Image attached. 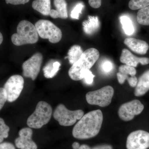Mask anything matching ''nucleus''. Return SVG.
Segmentation results:
<instances>
[{"instance_id":"obj_16","label":"nucleus","mask_w":149,"mask_h":149,"mask_svg":"<svg viewBox=\"0 0 149 149\" xmlns=\"http://www.w3.org/2000/svg\"><path fill=\"white\" fill-rule=\"evenodd\" d=\"M56 10H51L49 15L54 19L68 18L67 3L65 0H54Z\"/></svg>"},{"instance_id":"obj_5","label":"nucleus","mask_w":149,"mask_h":149,"mask_svg":"<svg viewBox=\"0 0 149 149\" xmlns=\"http://www.w3.org/2000/svg\"><path fill=\"white\" fill-rule=\"evenodd\" d=\"M84 115V111L82 110H70L64 104H60L56 107L54 112L53 116L60 125L69 126L74 125Z\"/></svg>"},{"instance_id":"obj_24","label":"nucleus","mask_w":149,"mask_h":149,"mask_svg":"<svg viewBox=\"0 0 149 149\" xmlns=\"http://www.w3.org/2000/svg\"><path fill=\"white\" fill-rule=\"evenodd\" d=\"M149 6V0H130L128 6L132 10L141 9Z\"/></svg>"},{"instance_id":"obj_28","label":"nucleus","mask_w":149,"mask_h":149,"mask_svg":"<svg viewBox=\"0 0 149 149\" xmlns=\"http://www.w3.org/2000/svg\"><path fill=\"white\" fill-rule=\"evenodd\" d=\"M6 101L7 97L5 90L3 88H0V110L2 109Z\"/></svg>"},{"instance_id":"obj_18","label":"nucleus","mask_w":149,"mask_h":149,"mask_svg":"<svg viewBox=\"0 0 149 149\" xmlns=\"http://www.w3.org/2000/svg\"><path fill=\"white\" fill-rule=\"evenodd\" d=\"M83 29L87 35H92L99 29L100 22L97 16L89 15L88 20L83 22Z\"/></svg>"},{"instance_id":"obj_26","label":"nucleus","mask_w":149,"mask_h":149,"mask_svg":"<svg viewBox=\"0 0 149 149\" xmlns=\"http://www.w3.org/2000/svg\"><path fill=\"white\" fill-rule=\"evenodd\" d=\"M95 76L90 70H83L80 74V80L84 79L86 84L91 85L94 81Z\"/></svg>"},{"instance_id":"obj_11","label":"nucleus","mask_w":149,"mask_h":149,"mask_svg":"<svg viewBox=\"0 0 149 149\" xmlns=\"http://www.w3.org/2000/svg\"><path fill=\"white\" fill-rule=\"evenodd\" d=\"M144 107L141 102L135 100L123 104L118 109L119 117L124 121L132 120L143 110Z\"/></svg>"},{"instance_id":"obj_13","label":"nucleus","mask_w":149,"mask_h":149,"mask_svg":"<svg viewBox=\"0 0 149 149\" xmlns=\"http://www.w3.org/2000/svg\"><path fill=\"white\" fill-rule=\"evenodd\" d=\"M118 72V80L120 84H123L127 80L131 87H135L138 83V79L136 76V70L133 67L126 65H120Z\"/></svg>"},{"instance_id":"obj_15","label":"nucleus","mask_w":149,"mask_h":149,"mask_svg":"<svg viewBox=\"0 0 149 149\" xmlns=\"http://www.w3.org/2000/svg\"><path fill=\"white\" fill-rule=\"evenodd\" d=\"M124 43L133 52L141 55L146 54L149 48L148 44L145 41L131 37L126 38Z\"/></svg>"},{"instance_id":"obj_20","label":"nucleus","mask_w":149,"mask_h":149,"mask_svg":"<svg viewBox=\"0 0 149 149\" xmlns=\"http://www.w3.org/2000/svg\"><path fill=\"white\" fill-rule=\"evenodd\" d=\"M34 10L39 12L43 15H49L51 10L50 0H35L32 3Z\"/></svg>"},{"instance_id":"obj_22","label":"nucleus","mask_w":149,"mask_h":149,"mask_svg":"<svg viewBox=\"0 0 149 149\" xmlns=\"http://www.w3.org/2000/svg\"><path fill=\"white\" fill-rule=\"evenodd\" d=\"M120 20L125 34L129 36L133 35L135 28L131 19L126 15H122L120 17Z\"/></svg>"},{"instance_id":"obj_35","label":"nucleus","mask_w":149,"mask_h":149,"mask_svg":"<svg viewBox=\"0 0 149 149\" xmlns=\"http://www.w3.org/2000/svg\"><path fill=\"white\" fill-rule=\"evenodd\" d=\"M3 41V36L2 34L0 32V45L2 44Z\"/></svg>"},{"instance_id":"obj_31","label":"nucleus","mask_w":149,"mask_h":149,"mask_svg":"<svg viewBox=\"0 0 149 149\" xmlns=\"http://www.w3.org/2000/svg\"><path fill=\"white\" fill-rule=\"evenodd\" d=\"M88 2L90 6L94 8H99L102 4V0H88Z\"/></svg>"},{"instance_id":"obj_27","label":"nucleus","mask_w":149,"mask_h":149,"mask_svg":"<svg viewBox=\"0 0 149 149\" xmlns=\"http://www.w3.org/2000/svg\"><path fill=\"white\" fill-rule=\"evenodd\" d=\"M84 5L83 3H77L74 8L71 11L70 17L74 19H78L80 15L82 13V10L84 8Z\"/></svg>"},{"instance_id":"obj_10","label":"nucleus","mask_w":149,"mask_h":149,"mask_svg":"<svg viewBox=\"0 0 149 149\" xmlns=\"http://www.w3.org/2000/svg\"><path fill=\"white\" fill-rule=\"evenodd\" d=\"M149 148V133L143 130L133 131L126 141L127 149H147Z\"/></svg>"},{"instance_id":"obj_12","label":"nucleus","mask_w":149,"mask_h":149,"mask_svg":"<svg viewBox=\"0 0 149 149\" xmlns=\"http://www.w3.org/2000/svg\"><path fill=\"white\" fill-rule=\"evenodd\" d=\"M32 128H24L19 132V137L15 139V143L19 149H37V144L32 140Z\"/></svg>"},{"instance_id":"obj_4","label":"nucleus","mask_w":149,"mask_h":149,"mask_svg":"<svg viewBox=\"0 0 149 149\" xmlns=\"http://www.w3.org/2000/svg\"><path fill=\"white\" fill-rule=\"evenodd\" d=\"M52 114V109L49 104L40 101L37 104L34 112L28 117L27 125L31 128L40 129L47 124Z\"/></svg>"},{"instance_id":"obj_21","label":"nucleus","mask_w":149,"mask_h":149,"mask_svg":"<svg viewBox=\"0 0 149 149\" xmlns=\"http://www.w3.org/2000/svg\"><path fill=\"white\" fill-rule=\"evenodd\" d=\"M83 52L81 47L77 45L72 46L68 53L67 56L65 58H68L70 63L73 65L80 58Z\"/></svg>"},{"instance_id":"obj_14","label":"nucleus","mask_w":149,"mask_h":149,"mask_svg":"<svg viewBox=\"0 0 149 149\" xmlns=\"http://www.w3.org/2000/svg\"><path fill=\"white\" fill-rule=\"evenodd\" d=\"M120 61L128 66L136 67L139 63L146 65L149 63V58L146 57H137L127 49H123L120 56Z\"/></svg>"},{"instance_id":"obj_25","label":"nucleus","mask_w":149,"mask_h":149,"mask_svg":"<svg viewBox=\"0 0 149 149\" xmlns=\"http://www.w3.org/2000/svg\"><path fill=\"white\" fill-rule=\"evenodd\" d=\"M10 128L6 124L4 120L0 118V143H2L4 139L8 137Z\"/></svg>"},{"instance_id":"obj_33","label":"nucleus","mask_w":149,"mask_h":149,"mask_svg":"<svg viewBox=\"0 0 149 149\" xmlns=\"http://www.w3.org/2000/svg\"><path fill=\"white\" fill-rule=\"evenodd\" d=\"M0 149H15V148L11 143L4 142L0 143Z\"/></svg>"},{"instance_id":"obj_7","label":"nucleus","mask_w":149,"mask_h":149,"mask_svg":"<svg viewBox=\"0 0 149 149\" xmlns=\"http://www.w3.org/2000/svg\"><path fill=\"white\" fill-rule=\"evenodd\" d=\"M114 90L111 86H105L97 91L88 92L86 99L88 104L100 107H106L111 103Z\"/></svg>"},{"instance_id":"obj_32","label":"nucleus","mask_w":149,"mask_h":149,"mask_svg":"<svg viewBox=\"0 0 149 149\" xmlns=\"http://www.w3.org/2000/svg\"><path fill=\"white\" fill-rule=\"evenodd\" d=\"M73 149H91V147L87 145H80L78 142H75L72 144Z\"/></svg>"},{"instance_id":"obj_34","label":"nucleus","mask_w":149,"mask_h":149,"mask_svg":"<svg viewBox=\"0 0 149 149\" xmlns=\"http://www.w3.org/2000/svg\"><path fill=\"white\" fill-rule=\"evenodd\" d=\"M91 149H113V148L110 145L104 144L96 146L93 147Z\"/></svg>"},{"instance_id":"obj_17","label":"nucleus","mask_w":149,"mask_h":149,"mask_svg":"<svg viewBox=\"0 0 149 149\" xmlns=\"http://www.w3.org/2000/svg\"><path fill=\"white\" fill-rule=\"evenodd\" d=\"M134 94L137 97L143 95L149 90V70H147L139 78L136 86Z\"/></svg>"},{"instance_id":"obj_3","label":"nucleus","mask_w":149,"mask_h":149,"mask_svg":"<svg viewBox=\"0 0 149 149\" xmlns=\"http://www.w3.org/2000/svg\"><path fill=\"white\" fill-rule=\"evenodd\" d=\"M39 36L35 25L30 22L23 20L19 23L17 33L12 35L11 41L17 46L34 44L38 42Z\"/></svg>"},{"instance_id":"obj_30","label":"nucleus","mask_w":149,"mask_h":149,"mask_svg":"<svg viewBox=\"0 0 149 149\" xmlns=\"http://www.w3.org/2000/svg\"><path fill=\"white\" fill-rule=\"evenodd\" d=\"M7 4H11L14 5L24 4L29 1V0H5Z\"/></svg>"},{"instance_id":"obj_6","label":"nucleus","mask_w":149,"mask_h":149,"mask_svg":"<svg viewBox=\"0 0 149 149\" xmlns=\"http://www.w3.org/2000/svg\"><path fill=\"white\" fill-rule=\"evenodd\" d=\"M35 26L41 38L48 39L53 44L58 42L61 40L62 33L61 30L52 22L40 19L35 23Z\"/></svg>"},{"instance_id":"obj_2","label":"nucleus","mask_w":149,"mask_h":149,"mask_svg":"<svg viewBox=\"0 0 149 149\" xmlns=\"http://www.w3.org/2000/svg\"><path fill=\"white\" fill-rule=\"evenodd\" d=\"M100 57L98 50L90 48L83 52L80 58L72 65L68 71L69 77L74 81L80 80V75L83 70H90Z\"/></svg>"},{"instance_id":"obj_19","label":"nucleus","mask_w":149,"mask_h":149,"mask_svg":"<svg viewBox=\"0 0 149 149\" xmlns=\"http://www.w3.org/2000/svg\"><path fill=\"white\" fill-rule=\"evenodd\" d=\"M61 66L60 63L57 61L51 60L43 68L44 76L47 78H52L55 76Z\"/></svg>"},{"instance_id":"obj_9","label":"nucleus","mask_w":149,"mask_h":149,"mask_svg":"<svg viewBox=\"0 0 149 149\" xmlns=\"http://www.w3.org/2000/svg\"><path fill=\"white\" fill-rule=\"evenodd\" d=\"M42 61V54L36 53L24 61L22 65L23 76L35 80L40 72Z\"/></svg>"},{"instance_id":"obj_29","label":"nucleus","mask_w":149,"mask_h":149,"mask_svg":"<svg viewBox=\"0 0 149 149\" xmlns=\"http://www.w3.org/2000/svg\"><path fill=\"white\" fill-rule=\"evenodd\" d=\"M102 68L104 72L109 73L113 69V64L109 61H105L102 64Z\"/></svg>"},{"instance_id":"obj_23","label":"nucleus","mask_w":149,"mask_h":149,"mask_svg":"<svg viewBox=\"0 0 149 149\" xmlns=\"http://www.w3.org/2000/svg\"><path fill=\"white\" fill-rule=\"evenodd\" d=\"M137 19L141 25H149V6L141 9L138 11Z\"/></svg>"},{"instance_id":"obj_1","label":"nucleus","mask_w":149,"mask_h":149,"mask_svg":"<svg viewBox=\"0 0 149 149\" xmlns=\"http://www.w3.org/2000/svg\"><path fill=\"white\" fill-rule=\"evenodd\" d=\"M103 120L102 113L100 110L93 111L84 115L72 129V136L75 139L85 140L97 135Z\"/></svg>"},{"instance_id":"obj_8","label":"nucleus","mask_w":149,"mask_h":149,"mask_svg":"<svg viewBox=\"0 0 149 149\" xmlns=\"http://www.w3.org/2000/svg\"><path fill=\"white\" fill-rule=\"evenodd\" d=\"M24 80L23 77L19 74L12 75L4 85L7 97V101H15L20 95L24 88Z\"/></svg>"}]
</instances>
